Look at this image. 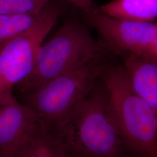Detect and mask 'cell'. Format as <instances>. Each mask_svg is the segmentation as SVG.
Returning a JSON list of instances; mask_svg holds the SVG:
<instances>
[{
  "instance_id": "8",
  "label": "cell",
  "mask_w": 157,
  "mask_h": 157,
  "mask_svg": "<svg viewBox=\"0 0 157 157\" xmlns=\"http://www.w3.org/2000/svg\"><path fill=\"white\" fill-rule=\"evenodd\" d=\"M123 67L133 89L157 114V63L127 54Z\"/></svg>"
},
{
  "instance_id": "14",
  "label": "cell",
  "mask_w": 157,
  "mask_h": 157,
  "mask_svg": "<svg viewBox=\"0 0 157 157\" xmlns=\"http://www.w3.org/2000/svg\"><path fill=\"white\" fill-rule=\"evenodd\" d=\"M142 57L157 63V32L153 42L146 54Z\"/></svg>"
},
{
  "instance_id": "1",
  "label": "cell",
  "mask_w": 157,
  "mask_h": 157,
  "mask_svg": "<svg viewBox=\"0 0 157 157\" xmlns=\"http://www.w3.org/2000/svg\"><path fill=\"white\" fill-rule=\"evenodd\" d=\"M51 133L71 157H123L128 150L113 121L103 82L96 83L76 110Z\"/></svg>"
},
{
  "instance_id": "4",
  "label": "cell",
  "mask_w": 157,
  "mask_h": 157,
  "mask_svg": "<svg viewBox=\"0 0 157 157\" xmlns=\"http://www.w3.org/2000/svg\"><path fill=\"white\" fill-rule=\"evenodd\" d=\"M100 61L62 74L28 93L25 104L44 131L52 133L84 101L101 77Z\"/></svg>"
},
{
  "instance_id": "15",
  "label": "cell",
  "mask_w": 157,
  "mask_h": 157,
  "mask_svg": "<svg viewBox=\"0 0 157 157\" xmlns=\"http://www.w3.org/2000/svg\"><path fill=\"white\" fill-rule=\"evenodd\" d=\"M0 157H12L11 155L6 152L0 151Z\"/></svg>"
},
{
  "instance_id": "5",
  "label": "cell",
  "mask_w": 157,
  "mask_h": 157,
  "mask_svg": "<svg viewBox=\"0 0 157 157\" xmlns=\"http://www.w3.org/2000/svg\"><path fill=\"white\" fill-rule=\"evenodd\" d=\"M61 12L59 6L48 3L32 28L0 51V105L13 95L14 86L30 75L40 46L56 25Z\"/></svg>"
},
{
  "instance_id": "11",
  "label": "cell",
  "mask_w": 157,
  "mask_h": 157,
  "mask_svg": "<svg viewBox=\"0 0 157 157\" xmlns=\"http://www.w3.org/2000/svg\"><path fill=\"white\" fill-rule=\"evenodd\" d=\"M43 11L37 13L0 14V51L32 28Z\"/></svg>"
},
{
  "instance_id": "12",
  "label": "cell",
  "mask_w": 157,
  "mask_h": 157,
  "mask_svg": "<svg viewBox=\"0 0 157 157\" xmlns=\"http://www.w3.org/2000/svg\"><path fill=\"white\" fill-rule=\"evenodd\" d=\"M48 3V0H0V14L37 13Z\"/></svg>"
},
{
  "instance_id": "9",
  "label": "cell",
  "mask_w": 157,
  "mask_h": 157,
  "mask_svg": "<svg viewBox=\"0 0 157 157\" xmlns=\"http://www.w3.org/2000/svg\"><path fill=\"white\" fill-rule=\"evenodd\" d=\"M108 16L140 22L157 19V0H112L98 8Z\"/></svg>"
},
{
  "instance_id": "13",
  "label": "cell",
  "mask_w": 157,
  "mask_h": 157,
  "mask_svg": "<svg viewBox=\"0 0 157 157\" xmlns=\"http://www.w3.org/2000/svg\"><path fill=\"white\" fill-rule=\"evenodd\" d=\"M81 10L84 13L98 12V8L94 0H66Z\"/></svg>"
},
{
  "instance_id": "6",
  "label": "cell",
  "mask_w": 157,
  "mask_h": 157,
  "mask_svg": "<svg viewBox=\"0 0 157 157\" xmlns=\"http://www.w3.org/2000/svg\"><path fill=\"white\" fill-rule=\"evenodd\" d=\"M87 22L100 34L108 48L115 52L143 56L157 32V22L121 19L97 12L85 13Z\"/></svg>"
},
{
  "instance_id": "3",
  "label": "cell",
  "mask_w": 157,
  "mask_h": 157,
  "mask_svg": "<svg viewBox=\"0 0 157 157\" xmlns=\"http://www.w3.org/2000/svg\"><path fill=\"white\" fill-rule=\"evenodd\" d=\"M109 50L104 42L94 39L84 25L69 21L40 46L33 69L19 84L20 89L28 94L62 74L100 61Z\"/></svg>"
},
{
  "instance_id": "2",
  "label": "cell",
  "mask_w": 157,
  "mask_h": 157,
  "mask_svg": "<svg viewBox=\"0 0 157 157\" xmlns=\"http://www.w3.org/2000/svg\"><path fill=\"white\" fill-rule=\"evenodd\" d=\"M113 121L133 157H157V114L136 94L124 67L102 68Z\"/></svg>"
},
{
  "instance_id": "7",
  "label": "cell",
  "mask_w": 157,
  "mask_h": 157,
  "mask_svg": "<svg viewBox=\"0 0 157 157\" xmlns=\"http://www.w3.org/2000/svg\"><path fill=\"white\" fill-rule=\"evenodd\" d=\"M41 129L32 109L13 95L0 105V151H17Z\"/></svg>"
},
{
  "instance_id": "10",
  "label": "cell",
  "mask_w": 157,
  "mask_h": 157,
  "mask_svg": "<svg viewBox=\"0 0 157 157\" xmlns=\"http://www.w3.org/2000/svg\"><path fill=\"white\" fill-rule=\"evenodd\" d=\"M10 154L12 157H71L55 135L43 129Z\"/></svg>"
}]
</instances>
